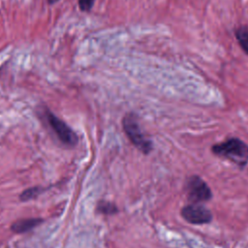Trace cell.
Returning <instances> with one entry per match:
<instances>
[{"label":"cell","instance_id":"9c48e42d","mask_svg":"<svg viewBox=\"0 0 248 248\" xmlns=\"http://www.w3.org/2000/svg\"><path fill=\"white\" fill-rule=\"evenodd\" d=\"M45 189L44 188H41V187H31V188H28L26 190H24L20 196H19V199L20 201L22 202H27V201H30V200H33L35 199L36 197H38Z\"/></svg>","mask_w":248,"mask_h":248},{"label":"cell","instance_id":"8992f818","mask_svg":"<svg viewBox=\"0 0 248 248\" xmlns=\"http://www.w3.org/2000/svg\"><path fill=\"white\" fill-rule=\"evenodd\" d=\"M43 222V219L40 218H27V219H21L16 222H14L11 226L12 232L15 233H22L29 232L39 226Z\"/></svg>","mask_w":248,"mask_h":248},{"label":"cell","instance_id":"277c9868","mask_svg":"<svg viewBox=\"0 0 248 248\" xmlns=\"http://www.w3.org/2000/svg\"><path fill=\"white\" fill-rule=\"evenodd\" d=\"M46 117L49 127L52 129L62 143L68 146H75L78 143V136L63 120L58 118L49 110L46 111Z\"/></svg>","mask_w":248,"mask_h":248},{"label":"cell","instance_id":"ba28073f","mask_svg":"<svg viewBox=\"0 0 248 248\" xmlns=\"http://www.w3.org/2000/svg\"><path fill=\"white\" fill-rule=\"evenodd\" d=\"M97 211L105 215H113L118 212V208L111 202L101 201L97 205Z\"/></svg>","mask_w":248,"mask_h":248},{"label":"cell","instance_id":"5b68a950","mask_svg":"<svg viewBox=\"0 0 248 248\" xmlns=\"http://www.w3.org/2000/svg\"><path fill=\"white\" fill-rule=\"evenodd\" d=\"M182 218L193 225H204L212 221L211 211L199 203H190L181 208Z\"/></svg>","mask_w":248,"mask_h":248},{"label":"cell","instance_id":"3957f363","mask_svg":"<svg viewBox=\"0 0 248 248\" xmlns=\"http://www.w3.org/2000/svg\"><path fill=\"white\" fill-rule=\"evenodd\" d=\"M187 198L192 203L207 202L212 198V192L207 183L198 175L188 177L185 184Z\"/></svg>","mask_w":248,"mask_h":248},{"label":"cell","instance_id":"30bf717a","mask_svg":"<svg viewBox=\"0 0 248 248\" xmlns=\"http://www.w3.org/2000/svg\"><path fill=\"white\" fill-rule=\"evenodd\" d=\"M95 0H78L79 9L83 12H89L92 9Z\"/></svg>","mask_w":248,"mask_h":248},{"label":"cell","instance_id":"8fae6325","mask_svg":"<svg viewBox=\"0 0 248 248\" xmlns=\"http://www.w3.org/2000/svg\"><path fill=\"white\" fill-rule=\"evenodd\" d=\"M57 1H59V0H47V2H48L49 4H54V3H56Z\"/></svg>","mask_w":248,"mask_h":248},{"label":"cell","instance_id":"7a4b0ae2","mask_svg":"<svg viewBox=\"0 0 248 248\" xmlns=\"http://www.w3.org/2000/svg\"><path fill=\"white\" fill-rule=\"evenodd\" d=\"M122 126L130 141L142 153L148 154L152 150V142L142 133L138 118L134 113H127L123 120Z\"/></svg>","mask_w":248,"mask_h":248},{"label":"cell","instance_id":"6da1fadb","mask_svg":"<svg viewBox=\"0 0 248 248\" xmlns=\"http://www.w3.org/2000/svg\"><path fill=\"white\" fill-rule=\"evenodd\" d=\"M211 151L240 168L245 167L248 163V145L237 138H231L223 142L214 144L211 147Z\"/></svg>","mask_w":248,"mask_h":248},{"label":"cell","instance_id":"52a82bcc","mask_svg":"<svg viewBox=\"0 0 248 248\" xmlns=\"http://www.w3.org/2000/svg\"><path fill=\"white\" fill-rule=\"evenodd\" d=\"M235 38L243 49L248 55V26H240L235 30Z\"/></svg>","mask_w":248,"mask_h":248}]
</instances>
